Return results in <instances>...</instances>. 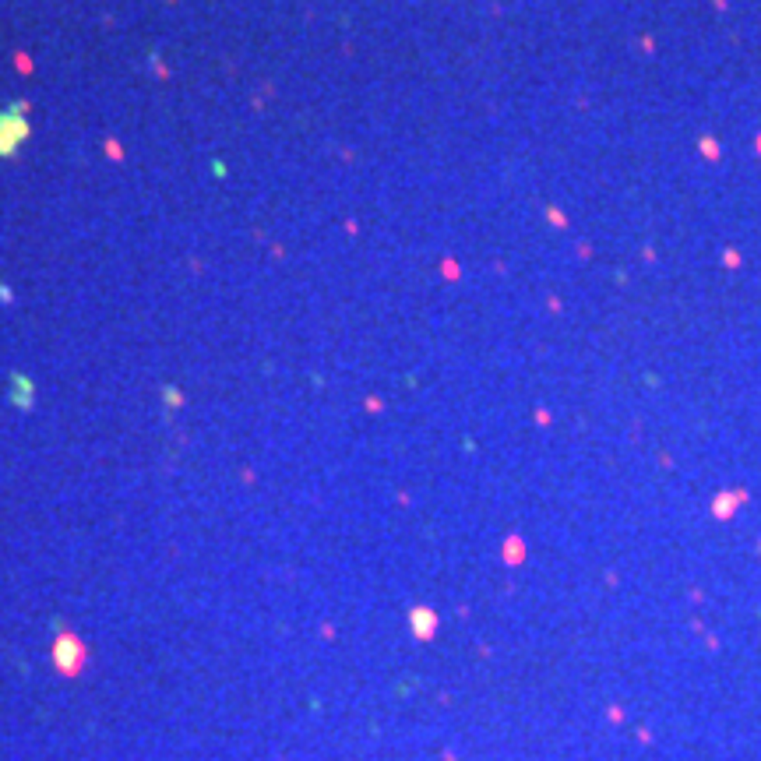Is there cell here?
<instances>
[{"mask_svg":"<svg viewBox=\"0 0 761 761\" xmlns=\"http://www.w3.org/2000/svg\"><path fill=\"white\" fill-rule=\"evenodd\" d=\"M740 500H743V493H740V490H736V493H719V497L712 500V515L726 522V519L736 512V504H740Z\"/></svg>","mask_w":761,"mask_h":761,"instance_id":"obj_3","label":"cell"},{"mask_svg":"<svg viewBox=\"0 0 761 761\" xmlns=\"http://www.w3.org/2000/svg\"><path fill=\"white\" fill-rule=\"evenodd\" d=\"M754 155H757V159H761V131H757V134H754Z\"/></svg>","mask_w":761,"mask_h":761,"instance_id":"obj_6","label":"cell"},{"mask_svg":"<svg viewBox=\"0 0 761 761\" xmlns=\"http://www.w3.org/2000/svg\"><path fill=\"white\" fill-rule=\"evenodd\" d=\"M18 113H22V106H18V110H8L4 117H0V155L15 152V148L22 145V138H25V120H22Z\"/></svg>","mask_w":761,"mask_h":761,"instance_id":"obj_1","label":"cell"},{"mask_svg":"<svg viewBox=\"0 0 761 761\" xmlns=\"http://www.w3.org/2000/svg\"><path fill=\"white\" fill-rule=\"evenodd\" d=\"M743 265V258H740V250L736 247H722V268H729V272H736Z\"/></svg>","mask_w":761,"mask_h":761,"instance_id":"obj_5","label":"cell"},{"mask_svg":"<svg viewBox=\"0 0 761 761\" xmlns=\"http://www.w3.org/2000/svg\"><path fill=\"white\" fill-rule=\"evenodd\" d=\"M698 152H701L705 162H719V159H722V145H719L715 134H701V138H698Z\"/></svg>","mask_w":761,"mask_h":761,"instance_id":"obj_4","label":"cell"},{"mask_svg":"<svg viewBox=\"0 0 761 761\" xmlns=\"http://www.w3.org/2000/svg\"><path fill=\"white\" fill-rule=\"evenodd\" d=\"M78 659H82V645H78L74 638H64V642L57 645V663H60V670H64V673H74V670H78Z\"/></svg>","mask_w":761,"mask_h":761,"instance_id":"obj_2","label":"cell"}]
</instances>
